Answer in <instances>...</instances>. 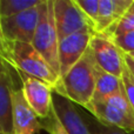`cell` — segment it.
Masks as SVG:
<instances>
[{
    "mask_svg": "<svg viewBox=\"0 0 134 134\" xmlns=\"http://www.w3.org/2000/svg\"><path fill=\"white\" fill-rule=\"evenodd\" d=\"M125 63H126L127 68L130 69L131 74H132L133 78H134V58H133V57H131L130 54H126L125 53Z\"/></svg>",
    "mask_w": 134,
    "mask_h": 134,
    "instance_id": "23",
    "label": "cell"
},
{
    "mask_svg": "<svg viewBox=\"0 0 134 134\" xmlns=\"http://www.w3.org/2000/svg\"><path fill=\"white\" fill-rule=\"evenodd\" d=\"M23 82V94L26 102L40 120H45L53 111L54 90L45 81L18 71Z\"/></svg>",
    "mask_w": 134,
    "mask_h": 134,
    "instance_id": "7",
    "label": "cell"
},
{
    "mask_svg": "<svg viewBox=\"0 0 134 134\" xmlns=\"http://www.w3.org/2000/svg\"><path fill=\"white\" fill-rule=\"evenodd\" d=\"M40 2L41 0H0V14L1 18L13 16L39 6Z\"/></svg>",
    "mask_w": 134,
    "mask_h": 134,
    "instance_id": "15",
    "label": "cell"
},
{
    "mask_svg": "<svg viewBox=\"0 0 134 134\" xmlns=\"http://www.w3.org/2000/svg\"><path fill=\"white\" fill-rule=\"evenodd\" d=\"M38 23H39V6L27 9L16 15L1 18L0 31L6 42L31 44L34 38Z\"/></svg>",
    "mask_w": 134,
    "mask_h": 134,
    "instance_id": "8",
    "label": "cell"
},
{
    "mask_svg": "<svg viewBox=\"0 0 134 134\" xmlns=\"http://www.w3.org/2000/svg\"><path fill=\"white\" fill-rule=\"evenodd\" d=\"M90 49L98 67L121 78L126 67L125 53L116 46L112 38L101 33H94L91 39Z\"/></svg>",
    "mask_w": 134,
    "mask_h": 134,
    "instance_id": "6",
    "label": "cell"
},
{
    "mask_svg": "<svg viewBox=\"0 0 134 134\" xmlns=\"http://www.w3.org/2000/svg\"><path fill=\"white\" fill-rule=\"evenodd\" d=\"M13 87L11 66L0 76V130L2 134H13Z\"/></svg>",
    "mask_w": 134,
    "mask_h": 134,
    "instance_id": "13",
    "label": "cell"
},
{
    "mask_svg": "<svg viewBox=\"0 0 134 134\" xmlns=\"http://www.w3.org/2000/svg\"><path fill=\"white\" fill-rule=\"evenodd\" d=\"M99 1L100 0H75L76 5L94 25L97 24L99 15Z\"/></svg>",
    "mask_w": 134,
    "mask_h": 134,
    "instance_id": "19",
    "label": "cell"
},
{
    "mask_svg": "<svg viewBox=\"0 0 134 134\" xmlns=\"http://www.w3.org/2000/svg\"><path fill=\"white\" fill-rule=\"evenodd\" d=\"M54 19L59 41L76 33H95V25L81 11L75 0H54Z\"/></svg>",
    "mask_w": 134,
    "mask_h": 134,
    "instance_id": "5",
    "label": "cell"
},
{
    "mask_svg": "<svg viewBox=\"0 0 134 134\" xmlns=\"http://www.w3.org/2000/svg\"><path fill=\"white\" fill-rule=\"evenodd\" d=\"M121 80H122L126 95H127L128 100H130V104L132 106V108L134 109V78L131 74L130 69L127 68V66L124 69V73L121 75Z\"/></svg>",
    "mask_w": 134,
    "mask_h": 134,
    "instance_id": "21",
    "label": "cell"
},
{
    "mask_svg": "<svg viewBox=\"0 0 134 134\" xmlns=\"http://www.w3.org/2000/svg\"><path fill=\"white\" fill-rule=\"evenodd\" d=\"M130 55H131V57H133V58H134V53H131Z\"/></svg>",
    "mask_w": 134,
    "mask_h": 134,
    "instance_id": "25",
    "label": "cell"
},
{
    "mask_svg": "<svg viewBox=\"0 0 134 134\" xmlns=\"http://www.w3.org/2000/svg\"><path fill=\"white\" fill-rule=\"evenodd\" d=\"M31 44L60 76L59 37L54 19V0H42L39 5V23Z\"/></svg>",
    "mask_w": 134,
    "mask_h": 134,
    "instance_id": "2",
    "label": "cell"
},
{
    "mask_svg": "<svg viewBox=\"0 0 134 134\" xmlns=\"http://www.w3.org/2000/svg\"><path fill=\"white\" fill-rule=\"evenodd\" d=\"M134 0H100L95 33L108 37L114 26L121 20Z\"/></svg>",
    "mask_w": 134,
    "mask_h": 134,
    "instance_id": "12",
    "label": "cell"
},
{
    "mask_svg": "<svg viewBox=\"0 0 134 134\" xmlns=\"http://www.w3.org/2000/svg\"><path fill=\"white\" fill-rule=\"evenodd\" d=\"M134 32V1L132 6L128 8V11L125 13V15L121 18V20L114 26L112 32L109 33V38H114L116 35H121L125 33Z\"/></svg>",
    "mask_w": 134,
    "mask_h": 134,
    "instance_id": "16",
    "label": "cell"
},
{
    "mask_svg": "<svg viewBox=\"0 0 134 134\" xmlns=\"http://www.w3.org/2000/svg\"><path fill=\"white\" fill-rule=\"evenodd\" d=\"M0 20H1V14H0Z\"/></svg>",
    "mask_w": 134,
    "mask_h": 134,
    "instance_id": "27",
    "label": "cell"
},
{
    "mask_svg": "<svg viewBox=\"0 0 134 134\" xmlns=\"http://www.w3.org/2000/svg\"><path fill=\"white\" fill-rule=\"evenodd\" d=\"M86 124L92 134H134V132H128V131L121 130V128L114 127V126L105 125L95 118H88Z\"/></svg>",
    "mask_w": 134,
    "mask_h": 134,
    "instance_id": "17",
    "label": "cell"
},
{
    "mask_svg": "<svg viewBox=\"0 0 134 134\" xmlns=\"http://www.w3.org/2000/svg\"><path fill=\"white\" fill-rule=\"evenodd\" d=\"M0 134H2V132H1V130H0Z\"/></svg>",
    "mask_w": 134,
    "mask_h": 134,
    "instance_id": "26",
    "label": "cell"
},
{
    "mask_svg": "<svg viewBox=\"0 0 134 134\" xmlns=\"http://www.w3.org/2000/svg\"><path fill=\"white\" fill-rule=\"evenodd\" d=\"M124 90L121 78L107 73L95 64V92L92 101H101L107 97Z\"/></svg>",
    "mask_w": 134,
    "mask_h": 134,
    "instance_id": "14",
    "label": "cell"
},
{
    "mask_svg": "<svg viewBox=\"0 0 134 134\" xmlns=\"http://www.w3.org/2000/svg\"><path fill=\"white\" fill-rule=\"evenodd\" d=\"M113 41L116 44V46L126 54L134 53V32L125 33L121 35L112 38Z\"/></svg>",
    "mask_w": 134,
    "mask_h": 134,
    "instance_id": "20",
    "label": "cell"
},
{
    "mask_svg": "<svg viewBox=\"0 0 134 134\" xmlns=\"http://www.w3.org/2000/svg\"><path fill=\"white\" fill-rule=\"evenodd\" d=\"M42 130H45L48 134H68L66 128L63 126L61 121L59 120L54 109L52 111L51 115L47 119L42 120Z\"/></svg>",
    "mask_w": 134,
    "mask_h": 134,
    "instance_id": "18",
    "label": "cell"
},
{
    "mask_svg": "<svg viewBox=\"0 0 134 134\" xmlns=\"http://www.w3.org/2000/svg\"><path fill=\"white\" fill-rule=\"evenodd\" d=\"M94 33L81 32L66 37L59 41V66H60V81L72 69L75 64L86 54L90 48L91 39Z\"/></svg>",
    "mask_w": 134,
    "mask_h": 134,
    "instance_id": "9",
    "label": "cell"
},
{
    "mask_svg": "<svg viewBox=\"0 0 134 134\" xmlns=\"http://www.w3.org/2000/svg\"><path fill=\"white\" fill-rule=\"evenodd\" d=\"M86 109L105 125L134 132V109L126 95L125 88L101 101H92Z\"/></svg>",
    "mask_w": 134,
    "mask_h": 134,
    "instance_id": "4",
    "label": "cell"
},
{
    "mask_svg": "<svg viewBox=\"0 0 134 134\" xmlns=\"http://www.w3.org/2000/svg\"><path fill=\"white\" fill-rule=\"evenodd\" d=\"M54 92L67 98L73 104L87 108L95 92V61L90 48L61 79L60 85Z\"/></svg>",
    "mask_w": 134,
    "mask_h": 134,
    "instance_id": "1",
    "label": "cell"
},
{
    "mask_svg": "<svg viewBox=\"0 0 134 134\" xmlns=\"http://www.w3.org/2000/svg\"><path fill=\"white\" fill-rule=\"evenodd\" d=\"M0 57L12 67V60H11V57H9V53H8V48H7V42H6V40L4 39V37H2L1 31H0Z\"/></svg>",
    "mask_w": 134,
    "mask_h": 134,
    "instance_id": "22",
    "label": "cell"
},
{
    "mask_svg": "<svg viewBox=\"0 0 134 134\" xmlns=\"http://www.w3.org/2000/svg\"><path fill=\"white\" fill-rule=\"evenodd\" d=\"M7 48L15 71L39 79L48 83L54 91L60 85V76L52 69L41 54L26 42H7Z\"/></svg>",
    "mask_w": 134,
    "mask_h": 134,
    "instance_id": "3",
    "label": "cell"
},
{
    "mask_svg": "<svg viewBox=\"0 0 134 134\" xmlns=\"http://www.w3.org/2000/svg\"><path fill=\"white\" fill-rule=\"evenodd\" d=\"M42 124L26 102L21 88L13 92V134H37Z\"/></svg>",
    "mask_w": 134,
    "mask_h": 134,
    "instance_id": "10",
    "label": "cell"
},
{
    "mask_svg": "<svg viewBox=\"0 0 134 134\" xmlns=\"http://www.w3.org/2000/svg\"><path fill=\"white\" fill-rule=\"evenodd\" d=\"M53 109L68 134H92L73 102L55 92L53 93Z\"/></svg>",
    "mask_w": 134,
    "mask_h": 134,
    "instance_id": "11",
    "label": "cell"
},
{
    "mask_svg": "<svg viewBox=\"0 0 134 134\" xmlns=\"http://www.w3.org/2000/svg\"><path fill=\"white\" fill-rule=\"evenodd\" d=\"M7 66H8V64H7L6 61H5L4 59L0 57V76L2 75V73L5 72V69L7 68Z\"/></svg>",
    "mask_w": 134,
    "mask_h": 134,
    "instance_id": "24",
    "label": "cell"
}]
</instances>
